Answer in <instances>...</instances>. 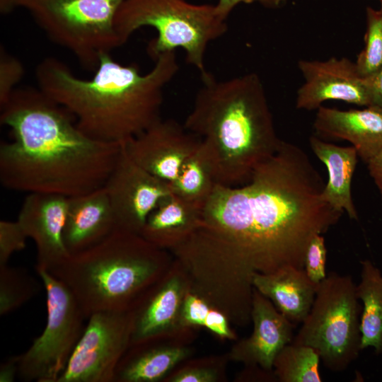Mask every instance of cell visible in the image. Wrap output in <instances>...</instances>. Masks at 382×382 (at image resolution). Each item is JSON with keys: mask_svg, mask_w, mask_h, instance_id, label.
I'll use <instances>...</instances> for the list:
<instances>
[{"mask_svg": "<svg viewBox=\"0 0 382 382\" xmlns=\"http://www.w3.org/2000/svg\"><path fill=\"white\" fill-rule=\"evenodd\" d=\"M325 185L306 153L283 140L248 182L217 184L195 229L171 250L189 289L248 325L254 276L304 269L312 238L339 221L343 212L323 199Z\"/></svg>", "mask_w": 382, "mask_h": 382, "instance_id": "1", "label": "cell"}, {"mask_svg": "<svg viewBox=\"0 0 382 382\" xmlns=\"http://www.w3.org/2000/svg\"><path fill=\"white\" fill-rule=\"evenodd\" d=\"M11 140L0 146V182L26 193L68 197L104 187L122 144L93 139L38 88H17L1 108Z\"/></svg>", "mask_w": 382, "mask_h": 382, "instance_id": "2", "label": "cell"}, {"mask_svg": "<svg viewBox=\"0 0 382 382\" xmlns=\"http://www.w3.org/2000/svg\"><path fill=\"white\" fill-rule=\"evenodd\" d=\"M142 73L103 54L89 79L79 78L62 61L43 59L36 66L37 88L64 107L88 136L123 144L161 117L164 90L179 71L175 52L154 60Z\"/></svg>", "mask_w": 382, "mask_h": 382, "instance_id": "3", "label": "cell"}, {"mask_svg": "<svg viewBox=\"0 0 382 382\" xmlns=\"http://www.w3.org/2000/svg\"><path fill=\"white\" fill-rule=\"evenodd\" d=\"M183 124L200 139L212 161L219 184L236 187L278 149L264 86L255 73L224 80L208 71Z\"/></svg>", "mask_w": 382, "mask_h": 382, "instance_id": "4", "label": "cell"}, {"mask_svg": "<svg viewBox=\"0 0 382 382\" xmlns=\"http://www.w3.org/2000/svg\"><path fill=\"white\" fill-rule=\"evenodd\" d=\"M167 261L165 250L140 234L115 231L48 272L69 288L88 319L97 312L130 311L161 277Z\"/></svg>", "mask_w": 382, "mask_h": 382, "instance_id": "5", "label": "cell"}, {"mask_svg": "<svg viewBox=\"0 0 382 382\" xmlns=\"http://www.w3.org/2000/svg\"><path fill=\"white\" fill-rule=\"evenodd\" d=\"M144 27H151L157 33L146 47L153 60L181 49L186 62L200 75L207 71L204 59L209 45L228 30L226 20L219 15L214 4H197L187 0H124L115 19L121 45Z\"/></svg>", "mask_w": 382, "mask_h": 382, "instance_id": "6", "label": "cell"}, {"mask_svg": "<svg viewBox=\"0 0 382 382\" xmlns=\"http://www.w3.org/2000/svg\"><path fill=\"white\" fill-rule=\"evenodd\" d=\"M124 0H14L54 44L82 66L96 69L100 57L121 47L115 28Z\"/></svg>", "mask_w": 382, "mask_h": 382, "instance_id": "7", "label": "cell"}, {"mask_svg": "<svg viewBox=\"0 0 382 382\" xmlns=\"http://www.w3.org/2000/svg\"><path fill=\"white\" fill-rule=\"evenodd\" d=\"M360 313L352 276L331 272L318 284L311 310L291 342L312 347L327 369L342 371L362 350Z\"/></svg>", "mask_w": 382, "mask_h": 382, "instance_id": "8", "label": "cell"}, {"mask_svg": "<svg viewBox=\"0 0 382 382\" xmlns=\"http://www.w3.org/2000/svg\"><path fill=\"white\" fill-rule=\"evenodd\" d=\"M46 292L47 322L42 334L19 355L18 378L57 382L87 320L69 288L46 270H36Z\"/></svg>", "mask_w": 382, "mask_h": 382, "instance_id": "9", "label": "cell"}, {"mask_svg": "<svg viewBox=\"0 0 382 382\" xmlns=\"http://www.w3.org/2000/svg\"><path fill=\"white\" fill-rule=\"evenodd\" d=\"M131 311L91 315L57 382H115L117 366L131 344Z\"/></svg>", "mask_w": 382, "mask_h": 382, "instance_id": "10", "label": "cell"}, {"mask_svg": "<svg viewBox=\"0 0 382 382\" xmlns=\"http://www.w3.org/2000/svg\"><path fill=\"white\" fill-rule=\"evenodd\" d=\"M104 187L117 231L140 233L149 214L171 193L170 185L137 164L123 144L120 157Z\"/></svg>", "mask_w": 382, "mask_h": 382, "instance_id": "11", "label": "cell"}, {"mask_svg": "<svg viewBox=\"0 0 382 382\" xmlns=\"http://www.w3.org/2000/svg\"><path fill=\"white\" fill-rule=\"evenodd\" d=\"M200 139L173 119H159L123 144L129 156L142 168L172 183Z\"/></svg>", "mask_w": 382, "mask_h": 382, "instance_id": "12", "label": "cell"}, {"mask_svg": "<svg viewBox=\"0 0 382 382\" xmlns=\"http://www.w3.org/2000/svg\"><path fill=\"white\" fill-rule=\"evenodd\" d=\"M298 66L304 79L296 94L298 109H318L330 100L369 105L364 77L359 74L355 62L349 59L300 60Z\"/></svg>", "mask_w": 382, "mask_h": 382, "instance_id": "13", "label": "cell"}, {"mask_svg": "<svg viewBox=\"0 0 382 382\" xmlns=\"http://www.w3.org/2000/svg\"><path fill=\"white\" fill-rule=\"evenodd\" d=\"M68 197L50 193H28L17 221L36 247L35 270L50 271L70 255L63 239Z\"/></svg>", "mask_w": 382, "mask_h": 382, "instance_id": "14", "label": "cell"}, {"mask_svg": "<svg viewBox=\"0 0 382 382\" xmlns=\"http://www.w3.org/2000/svg\"><path fill=\"white\" fill-rule=\"evenodd\" d=\"M251 320L253 323L251 335L233 347L231 359L248 366H259L264 371H272L278 353L291 342L296 325L255 289H253Z\"/></svg>", "mask_w": 382, "mask_h": 382, "instance_id": "15", "label": "cell"}, {"mask_svg": "<svg viewBox=\"0 0 382 382\" xmlns=\"http://www.w3.org/2000/svg\"><path fill=\"white\" fill-rule=\"evenodd\" d=\"M117 231L104 187L68 197L63 239L69 255L85 250Z\"/></svg>", "mask_w": 382, "mask_h": 382, "instance_id": "16", "label": "cell"}, {"mask_svg": "<svg viewBox=\"0 0 382 382\" xmlns=\"http://www.w3.org/2000/svg\"><path fill=\"white\" fill-rule=\"evenodd\" d=\"M155 283L130 310L133 317L131 344L161 337L180 327V314L188 284L180 276Z\"/></svg>", "mask_w": 382, "mask_h": 382, "instance_id": "17", "label": "cell"}, {"mask_svg": "<svg viewBox=\"0 0 382 382\" xmlns=\"http://www.w3.org/2000/svg\"><path fill=\"white\" fill-rule=\"evenodd\" d=\"M317 110L313 122L316 132L349 141L365 163L382 149V108L342 110L321 105Z\"/></svg>", "mask_w": 382, "mask_h": 382, "instance_id": "18", "label": "cell"}, {"mask_svg": "<svg viewBox=\"0 0 382 382\" xmlns=\"http://www.w3.org/2000/svg\"><path fill=\"white\" fill-rule=\"evenodd\" d=\"M318 284L308 278L304 269L294 267L271 274H256L253 279V289L295 325L301 323L308 314Z\"/></svg>", "mask_w": 382, "mask_h": 382, "instance_id": "19", "label": "cell"}, {"mask_svg": "<svg viewBox=\"0 0 382 382\" xmlns=\"http://www.w3.org/2000/svg\"><path fill=\"white\" fill-rule=\"evenodd\" d=\"M202 207L170 193L149 214L139 234L155 246L172 250L195 229Z\"/></svg>", "mask_w": 382, "mask_h": 382, "instance_id": "20", "label": "cell"}, {"mask_svg": "<svg viewBox=\"0 0 382 382\" xmlns=\"http://www.w3.org/2000/svg\"><path fill=\"white\" fill-rule=\"evenodd\" d=\"M309 142L313 152L325 165L328 172V180L322 192L323 199L357 220L358 214L351 191L359 156L356 149L353 146H340L328 143L314 136L311 137Z\"/></svg>", "mask_w": 382, "mask_h": 382, "instance_id": "21", "label": "cell"}, {"mask_svg": "<svg viewBox=\"0 0 382 382\" xmlns=\"http://www.w3.org/2000/svg\"><path fill=\"white\" fill-rule=\"evenodd\" d=\"M150 340L130 345L116 369L115 382H156L164 378L190 350L151 345Z\"/></svg>", "mask_w": 382, "mask_h": 382, "instance_id": "22", "label": "cell"}, {"mask_svg": "<svg viewBox=\"0 0 382 382\" xmlns=\"http://www.w3.org/2000/svg\"><path fill=\"white\" fill-rule=\"evenodd\" d=\"M360 281L356 292L362 302L360 317L361 349L382 354V273L369 260L360 262Z\"/></svg>", "mask_w": 382, "mask_h": 382, "instance_id": "23", "label": "cell"}, {"mask_svg": "<svg viewBox=\"0 0 382 382\" xmlns=\"http://www.w3.org/2000/svg\"><path fill=\"white\" fill-rule=\"evenodd\" d=\"M217 184L214 166L201 140L183 163L176 178L169 183L171 193L201 207Z\"/></svg>", "mask_w": 382, "mask_h": 382, "instance_id": "24", "label": "cell"}, {"mask_svg": "<svg viewBox=\"0 0 382 382\" xmlns=\"http://www.w3.org/2000/svg\"><path fill=\"white\" fill-rule=\"evenodd\" d=\"M320 359L312 347L290 342L277 355L274 374L281 382H320Z\"/></svg>", "mask_w": 382, "mask_h": 382, "instance_id": "25", "label": "cell"}, {"mask_svg": "<svg viewBox=\"0 0 382 382\" xmlns=\"http://www.w3.org/2000/svg\"><path fill=\"white\" fill-rule=\"evenodd\" d=\"M41 285L26 269L0 265V315H7L35 296Z\"/></svg>", "mask_w": 382, "mask_h": 382, "instance_id": "26", "label": "cell"}, {"mask_svg": "<svg viewBox=\"0 0 382 382\" xmlns=\"http://www.w3.org/2000/svg\"><path fill=\"white\" fill-rule=\"evenodd\" d=\"M366 17L365 45L355 62L363 77L374 74L382 67V9L368 6Z\"/></svg>", "mask_w": 382, "mask_h": 382, "instance_id": "27", "label": "cell"}, {"mask_svg": "<svg viewBox=\"0 0 382 382\" xmlns=\"http://www.w3.org/2000/svg\"><path fill=\"white\" fill-rule=\"evenodd\" d=\"M24 74L21 61L0 48V107L10 99Z\"/></svg>", "mask_w": 382, "mask_h": 382, "instance_id": "28", "label": "cell"}, {"mask_svg": "<svg viewBox=\"0 0 382 382\" xmlns=\"http://www.w3.org/2000/svg\"><path fill=\"white\" fill-rule=\"evenodd\" d=\"M28 238L18 221H0V265H7L10 257L26 247Z\"/></svg>", "mask_w": 382, "mask_h": 382, "instance_id": "29", "label": "cell"}, {"mask_svg": "<svg viewBox=\"0 0 382 382\" xmlns=\"http://www.w3.org/2000/svg\"><path fill=\"white\" fill-rule=\"evenodd\" d=\"M327 249L322 234L316 235L309 243L304 257V270L308 278L319 284L327 274L325 265Z\"/></svg>", "mask_w": 382, "mask_h": 382, "instance_id": "30", "label": "cell"}, {"mask_svg": "<svg viewBox=\"0 0 382 382\" xmlns=\"http://www.w3.org/2000/svg\"><path fill=\"white\" fill-rule=\"evenodd\" d=\"M211 308L206 299L187 289L181 306L180 327L204 326Z\"/></svg>", "mask_w": 382, "mask_h": 382, "instance_id": "31", "label": "cell"}, {"mask_svg": "<svg viewBox=\"0 0 382 382\" xmlns=\"http://www.w3.org/2000/svg\"><path fill=\"white\" fill-rule=\"evenodd\" d=\"M228 317L219 309L212 307L205 319L204 327L223 339H234L235 334L229 326Z\"/></svg>", "mask_w": 382, "mask_h": 382, "instance_id": "32", "label": "cell"}, {"mask_svg": "<svg viewBox=\"0 0 382 382\" xmlns=\"http://www.w3.org/2000/svg\"><path fill=\"white\" fill-rule=\"evenodd\" d=\"M287 0H217L214 4L219 15L227 21L233 10L239 4H259L261 6L271 9L280 8L284 6Z\"/></svg>", "mask_w": 382, "mask_h": 382, "instance_id": "33", "label": "cell"}, {"mask_svg": "<svg viewBox=\"0 0 382 382\" xmlns=\"http://www.w3.org/2000/svg\"><path fill=\"white\" fill-rule=\"evenodd\" d=\"M218 378L216 370L209 368H192L183 369L172 376L171 382H214Z\"/></svg>", "mask_w": 382, "mask_h": 382, "instance_id": "34", "label": "cell"}, {"mask_svg": "<svg viewBox=\"0 0 382 382\" xmlns=\"http://www.w3.org/2000/svg\"><path fill=\"white\" fill-rule=\"evenodd\" d=\"M369 105L382 108V67L374 74L364 77Z\"/></svg>", "mask_w": 382, "mask_h": 382, "instance_id": "35", "label": "cell"}, {"mask_svg": "<svg viewBox=\"0 0 382 382\" xmlns=\"http://www.w3.org/2000/svg\"><path fill=\"white\" fill-rule=\"evenodd\" d=\"M19 355L9 357L0 366V382H13L18 377Z\"/></svg>", "mask_w": 382, "mask_h": 382, "instance_id": "36", "label": "cell"}, {"mask_svg": "<svg viewBox=\"0 0 382 382\" xmlns=\"http://www.w3.org/2000/svg\"><path fill=\"white\" fill-rule=\"evenodd\" d=\"M368 168L382 196V149L368 163Z\"/></svg>", "mask_w": 382, "mask_h": 382, "instance_id": "37", "label": "cell"}, {"mask_svg": "<svg viewBox=\"0 0 382 382\" xmlns=\"http://www.w3.org/2000/svg\"><path fill=\"white\" fill-rule=\"evenodd\" d=\"M15 8L14 0H0V12L2 15L8 14Z\"/></svg>", "mask_w": 382, "mask_h": 382, "instance_id": "38", "label": "cell"}, {"mask_svg": "<svg viewBox=\"0 0 382 382\" xmlns=\"http://www.w3.org/2000/svg\"><path fill=\"white\" fill-rule=\"evenodd\" d=\"M378 1H379L380 4H381V8H380L382 9V0H378Z\"/></svg>", "mask_w": 382, "mask_h": 382, "instance_id": "39", "label": "cell"}]
</instances>
